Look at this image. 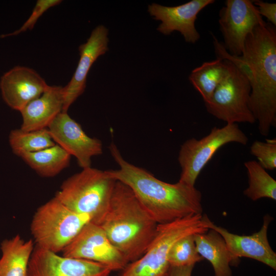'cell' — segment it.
Instances as JSON below:
<instances>
[{
    "mask_svg": "<svg viewBox=\"0 0 276 276\" xmlns=\"http://www.w3.org/2000/svg\"><path fill=\"white\" fill-rule=\"evenodd\" d=\"M109 151L119 168L107 170L108 174L131 189L157 224L202 214V194L195 186L179 180L170 183L158 179L126 160L114 143L109 146Z\"/></svg>",
    "mask_w": 276,
    "mask_h": 276,
    "instance_id": "6da1fadb",
    "label": "cell"
},
{
    "mask_svg": "<svg viewBox=\"0 0 276 276\" xmlns=\"http://www.w3.org/2000/svg\"><path fill=\"white\" fill-rule=\"evenodd\" d=\"M158 224L131 189L116 181L108 208L99 225L128 263L146 252L156 235Z\"/></svg>",
    "mask_w": 276,
    "mask_h": 276,
    "instance_id": "7a4b0ae2",
    "label": "cell"
},
{
    "mask_svg": "<svg viewBox=\"0 0 276 276\" xmlns=\"http://www.w3.org/2000/svg\"><path fill=\"white\" fill-rule=\"evenodd\" d=\"M250 65L254 82L249 108L260 134L276 125V29L269 22L257 26L247 36L241 55Z\"/></svg>",
    "mask_w": 276,
    "mask_h": 276,
    "instance_id": "3957f363",
    "label": "cell"
},
{
    "mask_svg": "<svg viewBox=\"0 0 276 276\" xmlns=\"http://www.w3.org/2000/svg\"><path fill=\"white\" fill-rule=\"evenodd\" d=\"M116 181L107 170L84 168L64 180L54 197L99 224L107 210Z\"/></svg>",
    "mask_w": 276,
    "mask_h": 276,
    "instance_id": "277c9868",
    "label": "cell"
},
{
    "mask_svg": "<svg viewBox=\"0 0 276 276\" xmlns=\"http://www.w3.org/2000/svg\"><path fill=\"white\" fill-rule=\"evenodd\" d=\"M208 230L202 214L158 224L156 235L144 255L129 263L116 276H167L170 268L168 255L174 243L186 236Z\"/></svg>",
    "mask_w": 276,
    "mask_h": 276,
    "instance_id": "5b68a950",
    "label": "cell"
},
{
    "mask_svg": "<svg viewBox=\"0 0 276 276\" xmlns=\"http://www.w3.org/2000/svg\"><path fill=\"white\" fill-rule=\"evenodd\" d=\"M89 222L88 216L71 210L54 197L37 209L31 231L35 245L57 254Z\"/></svg>",
    "mask_w": 276,
    "mask_h": 276,
    "instance_id": "8992f818",
    "label": "cell"
},
{
    "mask_svg": "<svg viewBox=\"0 0 276 276\" xmlns=\"http://www.w3.org/2000/svg\"><path fill=\"white\" fill-rule=\"evenodd\" d=\"M248 137L237 124H226L221 128L213 127L200 140L190 139L181 146L178 160L181 167L179 181L195 186L200 173L216 152L230 143L247 144Z\"/></svg>",
    "mask_w": 276,
    "mask_h": 276,
    "instance_id": "52a82bcc",
    "label": "cell"
},
{
    "mask_svg": "<svg viewBox=\"0 0 276 276\" xmlns=\"http://www.w3.org/2000/svg\"><path fill=\"white\" fill-rule=\"evenodd\" d=\"M226 61L227 74L211 99L204 103L206 109L210 114L226 124H253L256 120L249 106V81L236 66Z\"/></svg>",
    "mask_w": 276,
    "mask_h": 276,
    "instance_id": "ba28073f",
    "label": "cell"
},
{
    "mask_svg": "<svg viewBox=\"0 0 276 276\" xmlns=\"http://www.w3.org/2000/svg\"><path fill=\"white\" fill-rule=\"evenodd\" d=\"M218 20L226 51L241 56L248 35L257 26L264 23L253 1L226 0L220 10Z\"/></svg>",
    "mask_w": 276,
    "mask_h": 276,
    "instance_id": "9c48e42d",
    "label": "cell"
},
{
    "mask_svg": "<svg viewBox=\"0 0 276 276\" xmlns=\"http://www.w3.org/2000/svg\"><path fill=\"white\" fill-rule=\"evenodd\" d=\"M62 256L101 263L121 271L128 263L99 224L89 222L63 249Z\"/></svg>",
    "mask_w": 276,
    "mask_h": 276,
    "instance_id": "30bf717a",
    "label": "cell"
},
{
    "mask_svg": "<svg viewBox=\"0 0 276 276\" xmlns=\"http://www.w3.org/2000/svg\"><path fill=\"white\" fill-rule=\"evenodd\" d=\"M54 142L75 156L82 169L91 167V158L102 154L100 140L88 136L67 112H61L48 127Z\"/></svg>",
    "mask_w": 276,
    "mask_h": 276,
    "instance_id": "8fae6325",
    "label": "cell"
},
{
    "mask_svg": "<svg viewBox=\"0 0 276 276\" xmlns=\"http://www.w3.org/2000/svg\"><path fill=\"white\" fill-rule=\"evenodd\" d=\"M111 272L101 263L60 256L35 245L29 261L28 276H109Z\"/></svg>",
    "mask_w": 276,
    "mask_h": 276,
    "instance_id": "7c38bea8",
    "label": "cell"
},
{
    "mask_svg": "<svg viewBox=\"0 0 276 276\" xmlns=\"http://www.w3.org/2000/svg\"><path fill=\"white\" fill-rule=\"evenodd\" d=\"M202 218L206 228L215 230L223 238L234 264H237L239 258L245 257L276 269V254L267 238L268 226L272 220L271 216L265 215L259 231L249 236L231 233L225 228L216 225L206 215L202 216Z\"/></svg>",
    "mask_w": 276,
    "mask_h": 276,
    "instance_id": "4fadbf2b",
    "label": "cell"
},
{
    "mask_svg": "<svg viewBox=\"0 0 276 276\" xmlns=\"http://www.w3.org/2000/svg\"><path fill=\"white\" fill-rule=\"evenodd\" d=\"M214 0H192L183 4L168 7L153 3L148 12L154 19L161 21L157 30L165 35L178 31L188 43H195L200 35L195 27L198 13Z\"/></svg>",
    "mask_w": 276,
    "mask_h": 276,
    "instance_id": "5bb4252c",
    "label": "cell"
},
{
    "mask_svg": "<svg viewBox=\"0 0 276 276\" xmlns=\"http://www.w3.org/2000/svg\"><path fill=\"white\" fill-rule=\"evenodd\" d=\"M108 31L103 25L96 27L87 41L79 47L80 59L70 82L63 87L62 112H67L70 106L84 92L86 77L95 61L108 50Z\"/></svg>",
    "mask_w": 276,
    "mask_h": 276,
    "instance_id": "9a60e30c",
    "label": "cell"
},
{
    "mask_svg": "<svg viewBox=\"0 0 276 276\" xmlns=\"http://www.w3.org/2000/svg\"><path fill=\"white\" fill-rule=\"evenodd\" d=\"M49 85L33 68L16 66L1 78L0 89L5 103L20 111L29 103L39 97Z\"/></svg>",
    "mask_w": 276,
    "mask_h": 276,
    "instance_id": "2e32d148",
    "label": "cell"
},
{
    "mask_svg": "<svg viewBox=\"0 0 276 276\" xmlns=\"http://www.w3.org/2000/svg\"><path fill=\"white\" fill-rule=\"evenodd\" d=\"M63 104V87L49 85L39 97L20 111L22 120L20 129L33 131L48 128L62 111Z\"/></svg>",
    "mask_w": 276,
    "mask_h": 276,
    "instance_id": "e0dca14e",
    "label": "cell"
},
{
    "mask_svg": "<svg viewBox=\"0 0 276 276\" xmlns=\"http://www.w3.org/2000/svg\"><path fill=\"white\" fill-rule=\"evenodd\" d=\"M194 237L198 254L211 263L215 276H232L230 265L234 263L222 236L215 230L209 229Z\"/></svg>",
    "mask_w": 276,
    "mask_h": 276,
    "instance_id": "ac0fdd59",
    "label": "cell"
},
{
    "mask_svg": "<svg viewBox=\"0 0 276 276\" xmlns=\"http://www.w3.org/2000/svg\"><path fill=\"white\" fill-rule=\"evenodd\" d=\"M34 248L31 239L26 241L18 235L3 241L1 247L0 276H28Z\"/></svg>",
    "mask_w": 276,
    "mask_h": 276,
    "instance_id": "d6986e66",
    "label": "cell"
},
{
    "mask_svg": "<svg viewBox=\"0 0 276 276\" xmlns=\"http://www.w3.org/2000/svg\"><path fill=\"white\" fill-rule=\"evenodd\" d=\"M71 156L56 144L40 151L24 154L20 157L38 175L51 177L56 176L69 166Z\"/></svg>",
    "mask_w": 276,
    "mask_h": 276,
    "instance_id": "ffe728a7",
    "label": "cell"
},
{
    "mask_svg": "<svg viewBox=\"0 0 276 276\" xmlns=\"http://www.w3.org/2000/svg\"><path fill=\"white\" fill-rule=\"evenodd\" d=\"M227 72V61L216 58L211 61L204 62L193 70L189 79L206 103L211 99Z\"/></svg>",
    "mask_w": 276,
    "mask_h": 276,
    "instance_id": "44dd1931",
    "label": "cell"
},
{
    "mask_svg": "<svg viewBox=\"0 0 276 276\" xmlns=\"http://www.w3.org/2000/svg\"><path fill=\"white\" fill-rule=\"evenodd\" d=\"M246 169L248 186L244 194L253 201L267 198L276 200V181L264 168L256 160L244 163Z\"/></svg>",
    "mask_w": 276,
    "mask_h": 276,
    "instance_id": "7402d4cb",
    "label": "cell"
},
{
    "mask_svg": "<svg viewBox=\"0 0 276 276\" xmlns=\"http://www.w3.org/2000/svg\"><path fill=\"white\" fill-rule=\"evenodd\" d=\"M9 143L13 153L21 156L24 154L40 151L54 146L48 128L33 131L17 129L11 131Z\"/></svg>",
    "mask_w": 276,
    "mask_h": 276,
    "instance_id": "603a6c76",
    "label": "cell"
},
{
    "mask_svg": "<svg viewBox=\"0 0 276 276\" xmlns=\"http://www.w3.org/2000/svg\"><path fill=\"white\" fill-rule=\"evenodd\" d=\"M194 235L183 237L174 243L168 258L170 266L195 265L203 259L197 250Z\"/></svg>",
    "mask_w": 276,
    "mask_h": 276,
    "instance_id": "cb8c5ba5",
    "label": "cell"
},
{
    "mask_svg": "<svg viewBox=\"0 0 276 276\" xmlns=\"http://www.w3.org/2000/svg\"><path fill=\"white\" fill-rule=\"evenodd\" d=\"M250 151L265 170H273L276 168L275 139L266 140L265 142L256 141L252 143Z\"/></svg>",
    "mask_w": 276,
    "mask_h": 276,
    "instance_id": "d4e9b609",
    "label": "cell"
},
{
    "mask_svg": "<svg viewBox=\"0 0 276 276\" xmlns=\"http://www.w3.org/2000/svg\"><path fill=\"white\" fill-rule=\"evenodd\" d=\"M213 45L216 58L222 60H226L231 62L248 79L250 85L254 82V76L250 65L242 56H236L230 54L225 49L222 43L214 36Z\"/></svg>",
    "mask_w": 276,
    "mask_h": 276,
    "instance_id": "484cf974",
    "label": "cell"
},
{
    "mask_svg": "<svg viewBox=\"0 0 276 276\" xmlns=\"http://www.w3.org/2000/svg\"><path fill=\"white\" fill-rule=\"evenodd\" d=\"M62 2L61 0H38L34 7L31 14L28 19L18 30L7 34H3L1 38L8 36H15L24 33L28 30H31L38 19L51 7L56 6Z\"/></svg>",
    "mask_w": 276,
    "mask_h": 276,
    "instance_id": "4316f807",
    "label": "cell"
},
{
    "mask_svg": "<svg viewBox=\"0 0 276 276\" xmlns=\"http://www.w3.org/2000/svg\"><path fill=\"white\" fill-rule=\"evenodd\" d=\"M260 14L267 18L269 22L276 26V4L260 0L253 1Z\"/></svg>",
    "mask_w": 276,
    "mask_h": 276,
    "instance_id": "83f0119b",
    "label": "cell"
},
{
    "mask_svg": "<svg viewBox=\"0 0 276 276\" xmlns=\"http://www.w3.org/2000/svg\"><path fill=\"white\" fill-rule=\"evenodd\" d=\"M194 265L172 267L170 266L167 276H191Z\"/></svg>",
    "mask_w": 276,
    "mask_h": 276,
    "instance_id": "f1b7e54d",
    "label": "cell"
}]
</instances>
